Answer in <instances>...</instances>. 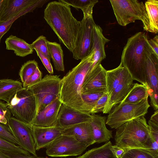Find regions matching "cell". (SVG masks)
Wrapping results in <instances>:
<instances>
[{"instance_id":"obj_1","label":"cell","mask_w":158,"mask_h":158,"mask_svg":"<svg viewBox=\"0 0 158 158\" xmlns=\"http://www.w3.org/2000/svg\"><path fill=\"white\" fill-rule=\"evenodd\" d=\"M44 18L60 42L72 52L77 47L81 25L73 16L70 6L59 0L50 2L44 9Z\"/></svg>"},{"instance_id":"obj_2","label":"cell","mask_w":158,"mask_h":158,"mask_svg":"<svg viewBox=\"0 0 158 158\" xmlns=\"http://www.w3.org/2000/svg\"><path fill=\"white\" fill-rule=\"evenodd\" d=\"M94 55L92 51L61 79L59 97L62 104L89 114L82 98L81 89L85 77L91 68Z\"/></svg>"},{"instance_id":"obj_3","label":"cell","mask_w":158,"mask_h":158,"mask_svg":"<svg viewBox=\"0 0 158 158\" xmlns=\"http://www.w3.org/2000/svg\"><path fill=\"white\" fill-rule=\"evenodd\" d=\"M148 40L146 33L142 32H137L128 38L123 51L121 62L133 80L141 83L146 88V59L150 54H155Z\"/></svg>"},{"instance_id":"obj_4","label":"cell","mask_w":158,"mask_h":158,"mask_svg":"<svg viewBox=\"0 0 158 158\" xmlns=\"http://www.w3.org/2000/svg\"><path fill=\"white\" fill-rule=\"evenodd\" d=\"M116 129L115 146L124 151L134 148L152 149V141L144 116L133 119Z\"/></svg>"},{"instance_id":"obj_5","label":"cell","mask_w":158,"mask_h":158,"mask_svg":"<svg viewBox=\"0 0 158 158\" xmlns=\"http://www.w3.org/2000/svg\"><path fill=\"white\" fill-rule=\"evenodd\" d=\"M114 13L119 25L125 26L141 20L144 30L148 31L149 22L144 4L136 0H110Z\"/></svg>"},{"instance_id":"obj_6","label":"cell","mask_w":158,"mask_h":158,"mask_svg":"<svg viewBox=\"0 0 158 158\" xmlns=\"http://www.w3.org/2000/svg\"><path fill=\"white\" fill-rule=\"evenodd\" d=\"M7 105L15 118L31 125L36 117L37 106L35 97L30 89L23 88L19 90Z\"/></svg>"},{"instance_id":"obj_7","label":"cell","mask_w":158,"mask_h":158,"mask_svg":"<svg viewBox=\"0 0 158 158\" xmlns=\"http://www.w3.org/2000/svg\"><path fill=\"white\" fill-rule=\"evenodd\" d=\"M61 79L59 76L47 74L37 83L27 88L34 95L38 113L59 98Z\"/></svg>"},{"instance_id":"obj_8","label":"cell","mask_w":158,"mask_h":158,"mask_svg":"<svg viewBox=\"0 0 158 158\" xmlns=\"http://www.w3.org/2000/svg\"><path fill=\"white\" fill-rule=\"evenodd\" d=\"M148 97L136 103L117 106L109 113L106 123L111 128L117 129L133 119L144 116L150 106Z\"/></svg>"},{"instance_id":"obj_9","label":"cell","mask_w":158,"mask_h":158,"mask_svg":"<svg viewBox=\"0 0 158 158\" xmlns=\"http://www.w3.org/2000/svg\"><path fill=\"white\" fill-rule=\"evenodd\" d=\"M88 147L71 136L62 135L47 147L46 154L52 157H65L79 155Z\"/></svg>"},{"instance_id":"obj_10","label":"cell","mask_w":158,"mask_h":158,"mask_svg":"<svg viewBox=\"0 0 158 158\" xmlns=\"http://www.w3.org/2000/svg\"><path fill=\"white\" fill-rule=\"evenodd\" d=\"M8 126L19 146L33 155L37 156L31 126L11 117Z\"/></svg>"},{"instance_id":"obj_11","label":"cell","mask_w":158,"mask_h":158,"mask_svg":"<svg viewBox=\"0 0 158 158\" xmlns=\"http://www.w3.org/2000/svg\"><path fill=\"white\" fill-rule=\"evenodd\" d=\"M145 78L151 105L156 111L158 109V57L154 53L150 54L147 57Z\"/></svg>"},{"instance_id":"obj_12","label":"cell","mask_w":158,"mask_h":158,"mask_svg":"<svg viewBox=\"0 0 158 158\" xmlns=\"http://www.w3.org/2000/svg\"><path fill=\"white\" fill-rule=\"evenodd\" d=\"M81 30L77 46L73 52V57L76 60H82L90 53L92 46L93 32L95 24L93 17L83 18L81 21Z\"/></svg>"},{"instance_id":"obj_13","label":"cell","mask_w":158,"mask_h":158,"mask_svg":"<svg viewBox=\"0 0 158 158\" xmlns=\"http://www.w3.org/2000/svg\"><path fill=\"white\" fill-rule=\"evenodd\" d=\"M106 72L101 64L89 71L84 79L81 94L106 92Z\"/></svg>"},{"instance_id":"obj_14","label":"cell","mask_w":158,"mask_h":158,"mask_svg":"<svg viewBox=\"0 0 158 158\" xmlns=\"http://www.w3.org/2000/svg\"><path fill=\"white\" fill-rule=\"evenodd\" d=\"M62 104L59 98L48 104L38 113L31 126L40 127L57 126L58 114Z\"/></svg>"},{"instance_id":"obj_15","label":"cell","mask_w":158,"mask_h":158,"mask_svg":"<svg viewBox=\"0 0 158 158\" xmlns=\"http://www.w3.org/2000/svg\"><path fill=\"white\" fill-rule=\"evenodd\" d=\"M91 121V115L82 113L62 104L58 114L57 126L63 129L79 123H90Z\"/></svg>"},{"instance_id":"obj_16","label":"cell","mask_w":158,"mask_h":158,"mask_svg":"<svg viewBox=\"0 0 158 158\" xmlns=\"http://www.w3.org/2000/svg\"><path fill=\"white\" fill-rule=\"evenodd\" d=\"M49 0H7L0 21L9 20L20 13L31 8H40Z\"/></svg>"},{"instance_id":"obj_17","label":"cell","mask_w":158,"mask_h":158,"mask_svg":"<svg viewBox=\"0 0 158 158\" xmlns=\"http://www.w3.org/2000/svg\"><path fill=\"white\" fill-rule=\"evenodd\" d=\"M31 126L36 150L47 148L56 139L62 135L63 129L58 126L48 127Z\"/></svg>"},{"instance_id":"obj_18","label":"cell","mask_w":158,"mask_h":158,"mask_svg":"<svg viewBox=\"0 0 158 158\" xmlns=\"http://www.w3.org/2000/svg\"><path fill=\"white\" fill-rule=\"evenodd\" d=\"M133 81L129 74L123 79L108 97L102 112L103 114L110 113L113 107L124 98L132 86Z\"/></svg>"},{"instance_id":"obj_19","label":"cell","mask_w":158,"mask_h":158,"mask_svg":"<svg viewBox=\"0 0 158 158\" xmlns=\"http://www.w3.org/2000/svg\"><path fill=\"white\" fill-rule=\"evenodd\" d=\"M62 135L71 136L79 142L88 146L95 143L90 123L76 124L62 130Z\"/></svg>"},{"instance_id":"obj_20","label":"cell","mask_w":158,"mask_h":158,"mask_svg":"<svg viewBox=\"0 0 158 158\" xmlns=\"http://www.w3.org/2000/svg\"><path fill=\"white\" fill-rule=\"evenodd\" d=\"M110 40L103 35L102 30L101 27L95 24L93 29L91 49V51L94 52L93 63L89 71L101 64L102 61L106 57L105 45Z\"/></svg>"},{"instance_id":"obj_21","label":"cell","mask_w":158,"mask_h":158,"mask_svg":"<svg viewBox=\"0 0 158 158\" xmlns=\"http://www.w3.org/2000/svg\"><path fill=\"white\" fill-rule=\"evenodd\" d=\"M106 117L98 115H91L92 126L94 141L95 143H100L109 141L112 138V132L106 126Z\"/></svg>"},{"instance_id":"obj_22","label":"cell","mask_w":158,"mask_h":158,"mask_svg":"<svg viewBox=\"0 0 158 158\" xmlns=\"http://www.w3.org/2000/svg\"><path fill=\"white\" fill-rule=\"evenodd\" d=\"M129 74L127 69L122 65L121 63L117 68L106 70V89L108 97L115 88Z\"/></svg>"},{"instance_id":"obj_23","label":"cell","mask_w":158,"mask_h":158,"mask_svg":"<svg viewBox=\"0 0 158 158\" xmlns=\"http://www.w3.org/2000/svg\"><path fill=\"white\" fill-rule=\"evenodd\" d=\"M5 43L6 49L14 51L17 56L24 57L32 53L33 52L31 44L12 35L6 39Z\"/></svg>"},{"instance_id":"obj_24","label":"cell","mask_w":158,"mask_h":158,"mask_svg":"<svg viewBox=\"0 0 158 158\" xmlns=\"http://www.w3.org/2000/svg\"><path fill=\"white\" fill-rule=\"evenodd\" d=\"M22 83L11 79L0 80V100L5 101L7 104L17 92L22 89Z\"/></svg>"},{"instance_id":"obj_25","label":"cell","mask_w":158,"mask_h":158,"mask_svg":"<svg viewBox=\"0 0 158 158\" xmlns=\"http://www.w3.org/2000/svg\"><path fill=\"white\" fill-rule=\"evenodd\" d=\"M76 158H118L116 155L114 146L109 141L101 146L89 150Z\"/></svg>"},{"instance_id":"obj_26","label":"cell","mask_w":158,"mask_h":158,"mask_svg":"<svg viewBox=\"0 0 158 158\" xmlns=\"http://www.w3.org/2000/svg\"><path fill=\"white\" fill-rule=\"evenodd\" d=\"M47 44L49 55L53 63L55 69L58 71L64 72V55L60 45L56 42L48 40Z\"/></svg>"},{"instance_id":"obj_27","label":"cell","mask_w":158,"mask_h":158,"mask_svg":"<svg viewBox=\"0 0 158 158\" xmlns=\"http://www.w3.org/2000/svg\"><path fill=\"white\" fill-rule=\"evenodd\" d=\"M148 96V94L146 86L142 84L135 83L133 84L130 90L119 105L136 103Z\"/></svg>"},{"instance_id":"obj_28","label":"cell","mask_w":158,"mask_h":158,"mask_svg":"<svg viewBox=\"0 0 158 158\" xmlns=\"http://www.w3.org/2000/svg\"><path fill=\"white\" fill-rule=\"evenodd\" d=\"M149 22V32H158V1L148 0L145 3Z\"/></svg>"},{"instance_id":"obj_29","label":"cell","mask_w":158,"mask_h":158,"mask_svg":"<svg viewBox=\"0 0 158 158\" xmlns=\"http://www.w3.org/2000/svg\"><path fill=\"white\" fill-rule=\"evenodd\" d=\"M70 6H71L78 10L81 9L83 13L85 18L89 19L93 17V9L94 5L97 3L98 0H59Z\"/></svg>"},{"instance_id":"obj_30","label":"cell","mask_w":158,"mask_h":158,"mask_svg":"<svg viewBox=\"0 0 158 158\" xmlns=\"http://www.w3.org/2000/svg\"><path fill=\"white\" fill-rule=\"evenodd\" d=\"M120 158H158V151L152 149H129L125 151Z\"/></svg>"},{"instance_id":"obj_31","label":"cell","mask_w":158,"mask_h":158,"mask_svg":"<svg viewBox=\"0 0 158 158\" xmlns=\"http://www.w3.org/2000/svg\"><path fill=\"white\" fill-rule=\"evenodd\" d=\"M38 67V63L35 60L28 61L22 65L19 75L22 84L34 73Z\"/></svg>"},{"instance_id":"obj_32","label":"cell","mask_w":158,"mask_h":158,"mask_svg":"<svg viewBox=\"0 0 158 158\" xmlns=\"http://www.w3.org/2000/svg\"><path fill=\"white\" fill-rule=\"evenodd\" d=\"M0 152L30 155V153L20 146L0 138Z\"/></svg>"},{"instance_id":"obj_33","label":"cell","mask_w":158,"mask_h":158,"mask_svg":"<svg viewBox=\"0 0 158 158\" xmlns=\"http://www.w3.org/2000/svg\"><path fill=\"white\" fill-rule=\"evenodd\" d=\"M35 8H31L25 10L8 20L0 21V43L2 37L10 29L13 23L20 17L27 13L33 12Z\"/></svg>"},{"instance_id":"obj_34","label":"cell","mask_w":158,"mask_h":158,"mask_svg":"<svg viewBox=\"0 0 158 158\" xmlns=\"http://www.w3.org/2000/svg\"><path fill=\"white\" fill-rule=\"evenodd\" d=\"M104 93L81 94L82 99L90 114L98 99Z\"/></svg>"},{"instance_id":"obj_35","label":"cell","mask_w":158,"mask_h":158,"mask_svg":"<svg viewBox=\"0 0 158 158\" xmlns=\"http://www.w3.org/2000/svg\"><path fill=\"white\" fill-rule=\"evenodd\" d=\"M47 41L46 37L42 35L37 38L31 45L33 49L39 51L50 60L51 58L47 44Z\"/></svg>"},{"instance_id":"obj_36","label":"cell","mask_w":158,"mask_h":158,"mask_svg":"<svg viewBox=\"0 0 158 158\" xmlns=\"http://www.w3.org/2000/svg\"><path fill=\"white\" fill-rule=\"evenodd\" d=\"M0 138L19 146V143L12 134L9 127L0 123Z\"/></svg>"},{"instance_id":"obj_37","label":"cell","mask_w":158,"mask_h":158,"mask_svg":"<svg viewBox=\"0 0 158 158\" xmlns=\"http://www.w3.org/2000/svg\"><path fill=\"white\" fill-rule=\"evenodd\" d=\"M11 115L7 104L0 101V123L8 126Z\"/></svg>"},{"instance_id":"obj_38","label":"cell","mask_w":158,"mask_h":158,"mask_svg":"<svg viewBox=\"0 0 158 158\" xmlns=\"http://www.w3.org/2000/svg\"><path fill=\"white\" fill-rule=\"evenodd\" d=\"M42 74L39 69L37 68L34 73L23 84L24 88L34 85L40 81L42 79Z\"/></svg>"},{"instance_id":"obj_39","label":"cell","mask_w":158,"mask_h":158,"mask_svg":"<svg viewBox=\"0 0 158 158\" xmlns=\"http://www.w3.org/2000/svg\"><path fill=\"white\" fill-rule=\"evenodd\" d=\"M108 98V94L106 92L104 93L97 102L94 107L92 110L91 114H95L102 112Z\"/></svg>"},{"instance_id":"obj_40","label":"cell","mask_w":158,"mask_h":158,"mask_svg":"<svg viewBox=\"0 0 158 158\" xmlns=\"http://www.w3.org/2000/svg\"><path fill=\"white\" fill-rule=\"evenodd\" d=\"M148 123L150 134L152 143H158V123L152 122L150 120L148 122Z\"/></svg>"},{"instance_id":"obj_41","label":"cell","mask_w":158,"mask_h":158,"mask_svg":"<svg viewBox=\"0 0 158 158\" xmlns=\"http://www.w3.org/2000/svg\"><path fill=\"white\" fill-rule=\"evenodd\" d=\"M37 56L40 58L42 63L48 72L50 74H53V67L50 60L42 53L38 51H36Z\"/></svg>"},{"instance_id":"obj_42","label":"cell","mask_w":158,"mask_h":158,"mask_svg":"<svg viewBox=\"0 0 158 158\" xmlns=\"http://www.w3.org/2000/svg\"><path fill=\"white\" fill-rule=\"evenodd\" d=\"M8 158H48L47 157L38 156H31L23 154L15 153L9 152H1Z\"/></svg>"},{"instance_id":"obj_43","label":"cell","mask_w":158,"mask_h":158,"mask_svg":"<svg viewBox=\"0 0 158 158\" xmlns=\"http://www.w3.org/2000/svg\"><path fill=\"white\" fill-rule=\"evenodd\" d=\"M148 42L156 55L158 57V36L156 35L153 38L148 40Z\"/></svg>"},{"instance_id":"obj_44","label":"cell","mask_w":158,"mask_h":158,"mask_svg":"<svg viewBox=\"0 0 158 158\" xmlns=\"http://www.w3.org/2000/svg\"><path fill=\"white\" fill-rule=\"evenodd\" d=\"M7 0H0V20L1 17L6 6Z\"/></svg>"},{"instance_id":"obj_45","label":"cell","mask_w":158,"mask_h":158,"mask_svg":"<svg viewBox=\"0 0 158 158\" xmlns=\"http://www.w3.org/2000/svg\"><path fill=\"white\" fill-rule=\"evenodd\" d=\"M150 120L152 122L158 123V110L154 112L151 116Z\"/></svg>"},{"instance_id":"obj_46","label":"cell","mask_w":158,"mask_h":158,"mask_svg":"<svg viewBox=\"0 0 158 158\" xmlns=\"http://www.w3.org/2000/svg\"><path fill=\"white\" fill-rule=\"evenodd\" d=\"M114 146L115 148V152L118 158H120L124 152V150L122 148L117 147L114 145Z\"/></svg>"},{"instance_id":"obj_47","label":"cell","mask_w":158,"mask_h":158,"mask_svg":"<svg viewBox=\"0 0 158 158\" xmlns=\"http://www.w3.org/2000/svg\"><path fill=\"white\" fill-rule=\"evenodd\" d=\"M0 158H8L4 154L0 152Z\"/></svg>"}]
</instances>
